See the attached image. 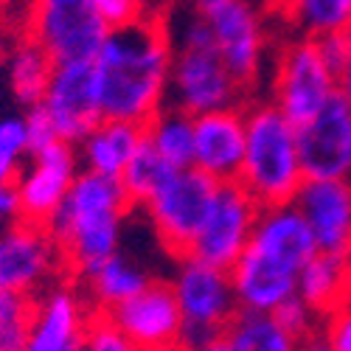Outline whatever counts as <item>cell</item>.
<instances>
[{"mask_svg": "<svg viewBox=\"0 0 351 351\" xmlns=\"http://www.w3.org/2000/svg\"><path fill=\"white\" fill-rule=\"evenodd\" d=\"M217 186L219 183L197 166L174 169L158 186V191L141 206L166 253L178 258L189 253L191 239L197 237L202 219L208 214Z\"/></svg>", "mask_w": 351, "mask_h": 351, "instance_id": "obj_9", "label": "cell"}, {"mask_svg": "<svg viewBox=\"0 0 351 351\" xmlns=\"http://www.w3.org/2000/svg\"><path fill=\"white\" fill-rule=\"evenodd\" d=\"M132 208L135 206L119 178L82 169L48 222L65 267L87 276L107 256L119 253Z\"/></svg>", "mask_w": 351, "mask_h": 351, "instance_id": "obj_3", "label": "cell"}, {"mask_svg": "<svg viewBox=\"0 0 351 351\" xmlns=\"http://www.w3.org/2000/svg\"><path fill=\"white\" fill-rule=\"evenodd\" d=\"M171 32L163 14H141L107 32L93 56L104 119L146 124L169 101Z\"/></svg>", "mask_w": 351, "mask_h": 351, "instance_id": "obj_1", "label": "cell"}, {"mask_svg": "<svg viewBox=\"0 0 351 351\" xmlns=\"http://www.w3.org/2000/svg\"><path fill=\"white\" fill-rule=\"evenodd\" d=\"M12 43V0H0V62Z\"/></svg>", "mask_w": 351, "mask_h": 351, "instance_id": "obj_37", "label": "cell"}, {"mask_svg": "<svg viewBox=\"0 0 351 351\" xmlns=\"http://www.w3.org/2000/svg\"><path fill=\"white\" fill-rule=\"evenodd\" d=\"M23 32L34 37L53 62L93 60L110 25L93 0H25Z\"/></svg>", "mask_w": 351, "mask_h": 351, "instance_id": "obj_8", "label": "cell"}, {"mask_svg": "<svg viewBox=\"0 0 351 351\" xmlns=\"http://www.w3.org/2000/svg\"><path fill=\"white\" fill-rule=\"evenodd\" d=\"M132 348L166 351L180 346V306L169 281H149L124 304L107 309Z\"/></svg>", "mask_w": 351, "mask_h": 351, "instance_id": "obj_15", "label": "cell"}, {"mask_svg": "<svg viewBox=\"0 0 351 351\" xmlns=\"http://www.w3.org/2000/svg\"><path fill=\"white\" fill-rule=\"evenodd\" d=\"M171 76H169V101L191 115L242 107L247 87L230 73L219 56L211 28L199 12L191 14L178 34H171Z\"/></svg>", "mask_w": 351, "mask_h": 351, "instance_id": "obj_5", "label": "cell"}, {"mask_svg": "<svg viewBox=\"0 0 351 351\" xmlns=\"http://www.w3.org/2000/svg\"><path fill=\"white\" fill-rule=\"evenodd\" d=\"M53 65H56L53 56L34 37H28L25 32L14 34L3 53V62H0L9 96L25 110L40 104L45 96V87L51 82Z\"/></svg>", "mask_w": 351, "mask_h": 351, "instance_id": "obj_21", "label": "cell"}, {"mask_svg": "<svg viewBox=\"0 0 351 351\" xmlns=\"http://www.w3.org/2000/svg\"><path fill=\"white\" fill-rule=\"evenodd\" d=\"M219 3H225V0H194V6H197V12H208V9L219 6Z\"/></svg>", "mask_w": 351, "mask_h": 351, "instance_id": "obj_39", "label": "cell"}, {"mask_svg": "<svg viewBox=\"0 0 351 351\" xmlns=\"http://www.w3.org/2000/svg\"><path fill=\"white\" fill-rule=\"evenodd\" d=\"M65 267L62 253L56 247L45 225L14 219L0 228V287L40 295Z\"/></svg>", "mask_w": 351, "mask_h": 351, "instance_id": "obj_11", "label": "cell"}, {"mask_svg": "<svg viewBox=\"0 0 351 351\" xmlns=\"http://www.w3.org/2000/svg\"><path fill=\"white\" fill-rule=\"evenodd\" d=\"M237 180L258 206L292 202L304 183L298 127L273 101L245 107V158Z\"/></svg>", "mask_w": 351, "mask_h": 351, "instance_id": "obj_4", "label": "cell"}, {"mask_svg": "<svg viewBox=\"0 0 351 351\" xmlns=\"http://www.w3.org/2000/svg\"><path fill=\"white\" fill-rule=\"evenodd\" d=\"M25 130H28V141H32V152L40 149V146H48L53 141H60L51 115H48V110L43 104L28 107V112H25Z\"/></svg>", "mask_w": 351, "mask_h": 351, "instance_id": "obj_33", "label": "cell"}, {"mask_svg": "<svg viewBox=\"0 0 351 351\" xmlns=\"http://www.w3.org/2000/svg\"><path fill=\"white\" fill-rule=\"evenodd\" d=\"M101 20L115 28V25H124V23H132L135 17H141V9L135 0H93Z\"/></svg>", "mask_w": 351, "mask_h": 351, "instance_id": "obj_34", "label": "cell"}, {"mask_svg": "<svg viewBox=\"0 0 351 351\" xmlns=\"http://www.w3.org/2000/svg\"><path fill=\"white\" fill-rule=\"evenodd\" d=\"M206 17L214 45L230 73L245 87L256 84L267 62V28L250 0H225V3L199 12Z\"/></svg>", "mask_w": 351, "mask_h": 351, "instance_id": "obj_12", "label": "cell"}, {"mask_svg": "<svg viewBox=\"0 0 351 351\" xmlns=\"http://www.w3.org/2000/svg\"><path fill=\"white\" fill-rule=\"evenodd\" d=\"M40 104L48 110L60 141H68L76 146L104 119L99 107V93H96L93 60L56 62Z\"/></svg>", "mask_w": 351, "mask_h": 351, "instance_id": "obj_14", "label": "cell"}, {"mask_svg": "<svg viewBox=\"0 0 351 351\" xmlns=\"http://www.w3.org/2000/svg\"><path fill=\"white\" fill-rule=\"evenodd\" d=\"M273 312H276V317L281 320V326H284L292 337H295L298 346H315L312 337L320 340V324H324V315L315 312V309H312L306 301H301L298 295L287 298V301H284L281 306H276Z\"/></svg>", "mask_w": 351, "mask_h": 351, "instance_id": "obj_30", "label": "cell"}, {"mask_svg": "<svg viewBox=\"0 0 351 351\" xmlns=\"http://www.w3.org/2000/svg\"><path fill=\"white\" fill-rule=\"evenodd\" d=\"M141 14H163V9L169 6V0H135Z\"/></svg>", "mask_w": 351, "mask_h": 351, "instance_id": "obj_38", "label": "cell"}, {"mask_svg": "<svg viewBox=\"0 0 351 351\" xmlns=\"http://www.w3.org/2000/svg\"><path fill=\"white\" fill-rule=\"evenodd\" d=\"M90 324V315L84 309L79 292L56 284L45 287L34 295V315L28 329L25 348L32 351H76L84 348V332Z\"/></svg>", "mask_w": 351, "mask_h": 351, "instance_id": "obj_19", "label": "cell"}, {"mask_svg": "<svg viewBox=\"0 0 351 351\" xmlns=\"http://www.w3.org/2000/svg\"><path fill=\"white\" fill-rule=\"evenodd\" d=\"M337 93L340 79L320 48V37L298 32V37L281 45L270 79V101L292 124L309 121Z\"/></svg>", "mask_w": 351, "mask_h": 351, "instance_id": "obj_7", "label": "cell"}, {"mask_svg": "<svg viewBox=\"0 0 351 351\" xmlns=\"http://www.w3.org/2000/svg\"><path fill=\"white\" fill-rule=\"evenodd\" d=\"M28 158H32V141L25 130V115H0V180L14 183Z\"/></svg>", "mask_w": 351, "mask_h": 351, "instance_id": "obj_29", "label": "cell"}, {"mask_svg": "<svg viewBox=\"0 0 351 351\" xmlns=\"http://www.w3.org/2000/svg\"><path fill=\"white\" fill-rule=\"evenodd\" d=\"M245 158V107L194 115V163L217 183L237 180Z\"/></svg>", "mask_w": 351, "mask_h": 351, "instance_id": "obj_18", "label": "cell"}, {"mask_svg": "<svg viewBox=\"0 0 351 351\" xmlns=\"http://www.w3.org/2000/svg\"><path fill=\"white\" fill-rule=\"evenodd\" d=\"M276 9L301 34H340L351 23V0H273Z\"/></svg>", "mask_w": 351, "mask_h": 351, "instance_id": "obj_26", "label": "cell"}, {"mask_svg": "<svg viewBox=\"0 0 351 351\" xmlns=\"http://www.w3.org/2000/svg\"><path fill=\"white\" fill-rule=\"evenodd\" d=\"M174 169L152 149L149 143H141L138 146V152L132 155V160L127 163V169L121 171V186H124V191L130 194V199H132V206H143L146 199H149L155 191H158V186L169 178Z\"/></svg>", "mask_w": 351, "mask_h": 351, "instance_id": "obj_27", "label": "cell"}, {"mask_svg": "<svg viewBox=\"0 0 351 351\" xmlns=\"http://www.w3.org/2000/svg\"><path fill=\"white\" fill-rule=\"evenodd\" d=\"M87 289H90V298L96 304V309H112L124 304L127 298H132L135 292H141L149 284V273H146L135 258L124 256L121 250L107 256L101 265H96L90 273L84 276Z\"/></svg>", "mask_w": 351, "mask_h": 351, "instance_id": "obj_24", "label": "cell"}, {"mask_svg": "<svg viewBox=\"0 0 351 351\" xmlns=\"http://www.w3.org/2000/svg\"><path fill=\"white\" fill-rule=\"evenodd\" d=\"M343 258H346V276H348V295H351V247L343 253Z\"/></svg>", "mask_w": 351, "mask_h": 351, "instance_id": "obj_40", "label": "cell"}, {"mask_svg": "<svg viewBox=\"0 0 351 351\" xmlns=\"http://www.w3.org/2000/svg\"><path fill=\"white\" fill-rule=\"evenodd\" d=\"M304 178H351V101L335 96L309 121L298 124Z\"/></svg>", "mask_w": 351, "mask_h": 351, "instance_id": "obj_16", "label": "cell"}, {"mask_svg": "<svg viewBox=\"0 0 351 351\" xmlns=\"http://www.w3.org/2000/svg\"><path fill=\"white\" fill-rule=\"evenodd\" d=\"M143 141L171 169H186L194 163V115L166 104L143 124Z\"/></svg>", "mask_w": 351, "mask_h": 351, "instance_id": "obj_25", "label": "cell"}, {"mask_svg": "<svg viewBox=\"0 0 351 351\" xmlns=\"http://www.w3.org/2000/svg\"><path fill=\"white\" fill-rule=\"evenodd\" d=\"M20 219V199L17 189L9 180H0V228H6L9 222Z\"/></svg>", "mask_w": 351, "mask_h": 351, "instance_id": "obj_35", "label": "cell"}, {"mask_svg": "<svg viewBox=\"0 0 351 351\" xmlns=\"http://www.w3.org/2000/svg\"><path fill=\"white\" fill-rule=\"evenodd\" d=\"M298 348L276 312L270 309H247L239 306L228 320L219 340V351H292Z\"/></svg>", "mask_w": 351, "mask_h": 351, "instance_id": "obj_22", "label": "cell"}, {"mask_svg": "<svg viewBox=\"0 0 351 351\" xmlns=\"http://www.w3.org/2000/svg\"><path fill=\"white\" fill-rule=\"evenodd\" d=\"M169 284L174 289L183 320L180 348H219L228 320L239 309L230 273L194 256H180L178 270H174Z\"/></svg>", "mask_w": 351, "mask_h": 351, "instance_id": "obj_6", "label": "cell"}, {"mask_svg": "<svg viewBox=\"0 0 351 351\" xmlns=\"http://www.w3.org/2000/svg\"><path fill=\"white\" fill-rule=\"evenodd\" d=\"M315 253L312 230L292 202L261 206L245 250L228 270L237 304L273 312L295 295L298 276Z\"/></svg>", "mask_w": 351, "mask_h": 351, "instance_id": "obj_2", "label": "cell"}, {"mask_svg": "<svg viewBox=\"0 0 351 351\" xmlns=\"http://www.w3.org/2000/svg\"><path fill=\"white\" fill-rule=\"evenodd\" d=\"M292 206L306 219L317 250L351 247V178H304Z\"/></svg>", "mask_w": 351, "mask_h": 351, "instance_id": "obj_17", "label": "cell"}, {"mask_svg": "<svg viewBox=\"0 0 351 351\" xmlns=\"http://www.w3.org/2000/svg\"><path fill=\"white\" fill-rule=\"evenodd\" d=\"M295 295L306 301L315 312L326 315L348 298V276H346V258L343 253L317 250L298 276Z\"/></svg>", "mask_w": 351, "mask_h": 351, "instance_id": "obj_23", "label": "cell"}, {"mask_svg": "<svg viewBox=\"0 0 351 351\" xmlns=\"http://www.w3.org/2000/svg\"><path fill=\"white\" fill-rule=\"evenodd\" d=\"M258 208L261 206L256 202V197L239 180L219 183L208 206V214L202 219L197 237L191 239L186 256L230 270V265L239 258V253L250 239Z\"/></svg>", "mask_w": 351, "mask_h": 351, "instance_id": "obj_10", "label": "cell"}, {"mask_svg": "<svg viewBox=\"0 0 351 351\" xmlns=\"http://www.w3.org/2000/svg\"><path fill=\"white\" fill-rule=\"evenodd\" d=\"M34 315V295L0 287V351H23Z\"/></svg>", "mask_w": 351, "mask_h": 351, "instance_id": "obj_28", "label": "cell"}, {"mask_svg": "<svg viewBox=\"0 0 351 351\" xmlns=\"http://www.w3.org/2000/svg\"><path fill=\"white\" fill-rule=\"evenodd\" d=\"M343 40V65H340V96L351 101V23L340 32Z\"/></svg>", "mask_w": 351, "mask_h": 351, "instance_id": "obj_36", "label": "cell"}, {"mask_svg": "<svg viewBox=\"0 0 351 351\" xmlns=\"http://www.w3.org/2000/svg\"><path fill=\"white\" fill-rule=\"evenodd\" d=\"M143 143V124L121 121V119H101L79 143V163L87 171L121 178V171Z\"/></svg>", "mask_w": 351, "mask_h": 351, "instance_id": "obj_20", "label": "cell"}, {"mask_svg": "<svg viewBox=\"0 0 351 351\" xmlns=\"http://www.w3.org/2000/svg\"><path fill=\"white\" fill-rule=\"evenodd\" d=\"M84 348H93V351H127L132 346H130L127 335L121 332V326L112 320V315L99 309L96 315H90V324H87Z\"/></svg>", "mask_w": 351, "mask_h": 351, "instance_id": "obj_31", "label": "cell"}, {"mask_svg": "<svg viewBox=\"0 0 351 351\" xmlns=\"http://www.w3.org/2000/svg\"><path fill=\"white\" fill-rule=\"evenodd\" d=\"M79 171H82L79 152L68 141H53L48 146L34 149L14 180L20 217L48 228L51 217L62 206V199Z\"/></svg>", "mask_w": 351, "mask_h": 351, "instance_id": "obj_13", "label": "cell"}, {"mask_svg": "<svg viewBox=\"0 0 351 351\" xmlns=\"http://www.w3.org/2000/svg\"><path fill=\"white\" fill-rule=\"evenodd\" d=\"M317 348H332V351H351V295L324 315L320 324V340Z\"/></svg>", "mask_w": 351, "mask_h": 351, "instance_id": "obj_32", "label": "cell"}]
</instances>
